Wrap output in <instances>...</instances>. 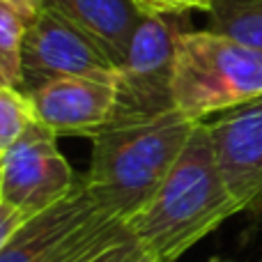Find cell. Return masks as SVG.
I'll list each match as a JSON object with an SVG mask.
<instances>
[{
  "instance_id": "obj_1",
  "label": "cell",
  "mask_w": 262,
  "mask_h": 262,
  "mask_svg": "<svg viewBox=\"0 0 262 262\" xmlns=\"http://www.w3.org/2000/svg\"><path fill=\"white\" fill-rule=\"evenodd\" d=\"M239 212L214 157L207 122H198L159 191L127 223L157 262H177Z\"/></svg>"
},
{
  "instance_id": "obj_2",
  "label": "cell",
  "mask_w": 262,
  "mask_h": 262,
  "mask_svg": "<svg viewBox=\"0 0 262 262\" xmlns=\"http://www.w3.org/2000/svg\"><path fill=\"white\" fill-rule=\"evenodd\" d=\"M193 120L180 111L129 127H108L92 138L88 191L106 214L129 223L159 191L184 152Z\"/></svg>"
},
{
  "instance_id": "obj_3",
  "label": "cell",
  "mask_w": 262,
  "mask_h": 262,
  "mask_svg": "<svg viewBox=\"0 0 262 262\" xmlns=\"http://www.w3.org/2000/svg\"><path fill=\"white\" fill-rule=\"evenodd\" d=\"M262 97V51L212 30H182L175 41L172 99L193 122Z\"/></svg>"
},
{
  "instance_id": "obj_4",
  "label": "cell",
  "mask_w": 262,
  "mask_h": 262,
  "mask_svg": "<svg viewBox=\"0 0 262 262\" xmlns=\"http://www.w3.org/2000/svg\"><path fill=\"white\" fill-rule=\"evenodd\" d=\"M127 232V223L106 214L81 177L67 198L18 228L0 262H85Z\"/></svg>"
},
{
  "instance_id": "obj_5",
  "label": "cell",
  "mask_w": 262,
  "mask_h": 262,
  "mask_svg": "<svg viewBox=\"0 0 262 262\" xmlns=\"http://www.w3.org/2000/svg\"><path fill=\"white\" fill-rule=\"evenodd\" d=\"M186 26L180 16H145L118 67V101L108 127H129L175 111V41ZM106 127V129H108Z\"/></svg>"
},
{
  "instance_id": "obj_6",
  "label": "cell",
  "mask_w": 262,
  "mask_h": 262,
  "mask_svg": "<svg viewBox=\"0 0 262 262\" xmlns=\"http://www.w3.org/2000/svg\"><path fill=\"white\" fill-rule=\"evenodd\" d=\"M78 184L81 177L58 149V136L37 120L3 154L0 200L28 219L67 198Z\"/></svg>"
},
{
  "instance_id": "obj_7",
  "label": "cell",
  "mask_w": 262,
  "mask_h": 262,
  "mask_svg": "<svg viewBox=\"0 0 262 262\" xmlns=\"http://www.w3.org/2000/svg\"><path fill=\"white\" fill-rule=\"evenodd\" d=\"M214 157L239 212L262 223V97L207 122Z\"/></svg>"
},
{
  "instance_id": "obj_8",
  "label": "cell",
  "mask_w": 262,
  "mask_h": 262,
  "mask_svg": "<svg viewBox=\"0 0 262 262\" xmlns=\"http://www.w3.org/2000/svg\"><path fill=\"white\" fill-rule=\"evenodd\" d=\"M26 97L30 99L35 120L55 136L95 138L113 120L118 101V69L53 78Z\"/></svg>"
},
{
  "instance_id": "obj_9",
  "label": "cell",
  "mask_w": 262,
  "mask_h": 262,
  "mask_svg": "<svg viewBox=\"0 0 262 262\" xmlns=\"http://www.w3.org/2000/svg\"><path fill=\"white\" fill-rule=\"evenodd\" d=\"M113 69L111 60L49 5L39 9L28 28L23 41V95L53 78Z\"/></svg>"
},
{
  "instance_id": "obj_10",
  "label": "cell",
  "mask_w": 262,
  "mask_h": 262,
  "mask_svg": "<svg viewBox=\"0 0 262 262\" xmlns=\"http://www.w3.org/2000/svg\"><path fill=\"white\" fill-rule=\"evenodd\" d=\"M46 5L85 35L115 69L122 64L131 37L145 18L134 0H46Z\"/></svg>"
},
{
  "instance_id": "obj_11",
  "label": "cell",
  "mask_w": 262,
  "mask_h": 262,
  "mask_svg": "<svg viewBox=\"0 0 262 262\" xmlns=\"http://www.w3.org/2000/svg\"><path fill=\"white\" fill-rule=\"evenodd\" d=\"M46 0H0V88L23 83V41Z\"/></svg>"
},
{
  "instance_id": "obj_12",
  "label": "cell",
  "mask_w": 262,
  "mask_h": 262,
  "mask_svg": "<svg viewBox=\"0 0 262 262\" xmlns=\"http://www.w3.org/2000/svg\"><path fill=\"white\" fill-rule=\"evenodd\" d=\"M207 30L262 51V0H214Z\"/></svg>"
},
{
  "instance_id": "obj_13",
  "label": "cell",
  "mask_w": 262,
  "mask_h": 262,
  "mask_svg": "<svg viewBox=\"0 0 262 262\" xmlns=\"http://www.w3.org/2000/svg\"><path fill=\"white\" fill-rule=\"evenodd\" d=\"M35 122L30 99L18 88H0V157Z\"/></svg>"
},
{
  "instance_id": "obj_14",
  "label": "cell",
  "mask_w": 262,
  "mask_h": 262,
  "mask_svg": "<svg viewBox=\"0 0 262 262\" xmlns=\"http://www.w3.org/2000/svg\"><path fill=\"white\" fill-rule=\"evenodd\" d=\"M145 16H186L189 12H209L214 0H134Z\"/></svg>"
},
{
  "instance_id": "obj_15",
  "label": "cell",
  "mask_w": 262,
  "mask_h": 262,
  "mask_svg": "<svg viewBox=\"0 0 262 262\" xmlns=\"http://www.w3.org/2000/svg\"><path fill=\"white\" fill-rule=\"evenodd\" d=\"M143 255H145V251L140 249V244L134 239V235L129 230L122 239L113 242L111 246H106L104 251H99V253L92 255L85 262H138Z\"/></svg>"
},
{
  "instance_id": "obj_16",
  "label": "cell",
  "mask_w": 262,
  "mask_h": 262,
  "mask_svg": "<svg viewBox=\"0 0 262 262\" xmlns=\"http://www.w3.org/2000/svg\"><path fill=\"white\" fill-rule=\"evenodd\" d=\"M26 221H28V216L21 212V209H16L14 205L0 200V253L5 251V246L9 244V239L16 235V230Z\"/></svg>"
},
{
  "instance_id": "obj_17",
  "label": "cell",
  "mask_w": 262,
  "mask_h": 262,
  "mask_svg": "<svg viewBox=\"0 0 262 262\" xmlns=\"http://www.w3.org/2000/svg\"><path fill=\"white\" fill-rule=\"evenodd\" d=\"M138 262H157V260H154V258H149V255H147V253H145V255H143V258H140Z\"/></svg>"
},
{
  "instance_id": "obj_18",
  "label": "cell",
  "mask_w": 262,
  "mask_h": 262,
  "mask_svg": "<svg viewBox=\"0 0 262 262\" xmlns=\"http://www.w3.org/2000/svg\"><path fill=\"white\" fill-rule=\"evenodd\" d=\"M0 182H3V157H0Z\"/></svg>"
},
{
  "instance_id": "obj_19",
  "label": "cell",
  "mask_w": 262,
  "mask_h": 262,
  "mask_svg": "<svg viewBox=\"0 0 262 262\" xmlns=\"http://www.w3.org/2000/svg\"><path fill=\"white\" fill-rule=\"evenodd\" d=\"M212 262H221V260H212Z\"/></svg>"
},
{
  "instance_id": "obj_20",
  "label": "cell",
  "mask_w": 262,
  "mask_h": 262,
  "mask_svg": "<svg viewBox=\"0 0 262 262\" xmlns=\"http://www.w3.org/2000/svg\"><path fill=\"white\" fill-rule=\"evenodd\" d=\"M260 262H262V258H260Z\"/></svg>"
}]
</instances>
